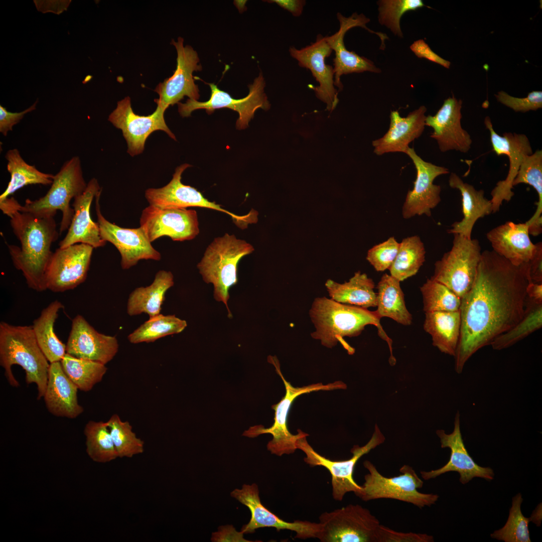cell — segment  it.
Masks as SVG:
<instances>
[{"label": "cell", "mask_w": 542, "mask_h": 542, "mask_svg": "<svg viewBox=\"0 0 542 542\" xmlns=\"http://www.w3.org/2000/svg\"><path fill=\"white\" fill-rule=\"evenodd\" d=\"M530 281L528 262L516 266L493 250L482 252L474 284L461 299L460 335L454 355L458 373L475 352L521 319Z\"/></svg>", "instance_id": "obj_1"}, {"label": "cell", "mask_w": 542, "mask_h": 542, "mask_svg": "<svg viewBox=\"0 0 542 542\" xmlns=\"http://www.w3.org/2000/svg\"><path fill=\"white\" fill-rule=\"evenodd\" d=\"M21 246L6 243L14 266L28 286L37 292L46 290L45 273L53 252L51 245L59 237L53 216H40L13 210L7 215Z\"/></svg>", "instance_id": "obj_2"}, {"label": "cell", "mask_w": 542, "mask_h": 542, "mask_svg": "<svg viewBox=\"0 0 542 542\" xmlns=\"http://www.w3.org/2000/svg\"><path fill=\"white\" fill-rule=\"evenodd\" d=\"M309 315L316 328L311 336L320 340L326 347L332 348L339 342L349 354H353L354 349L343 337L357 336L366 326L373 325L378 328L379 336L387 342L390 355H392V341L381 327L380 318L376 310L371 311L326 297H319L314 300Z\"/></svg>", "instance_id": "obj_3"}, {"label": "cell", "mask_w": 542, "mask_h": 542, "mask_svg": "<svg viewBox=\"0 0 542 542\" xmlns=\"http://www.w3.org/2000/svg\"><path fill=\"white\" fill-rule=\"evenodd\" d=\"M48 362L37 343L32 326L0 323V365L12 386H19L11 368L17 364L25 371L26 383L36 384L37 399H40L47 386L50 364Z\"/></svg>", "instance_id": "obj_4"}, {"label": "cell", "mask_w": 542, "mask_h": 542, "mask_svg": "<svg viewBox=\"0 0 542 542\" xmlns=\"http://www.w3.org/2000/svg\"><path fill=\"white\" fill-rule=\"evenodd\" d=\"M253 250V246L245 240L226 233L213 240L197 265L203 281L213 284L215 299L225 304L229 314V290L237 283L238 262Z\"/></svg>", "instance_id": "obj_5"}, {"label": "cell", "mask_w": 542, "mask_h": 542, "mask_svg": "<svg viewBox=\"0 0 542 542\" xmlns=\"http://www.w3.org/2000/svg\"><path fill=\"white\" fill-rule=\"evenodd\" d=\"M87 185L80 158L74 156L66 161L54 176L50 188L44 196L35 200L27 199L24 205H20L19 211L40 216H55L57 210L61 211L59 232L61 234L68 229L74 215L70 201L82 194Z\"/></svg>", "instance_id": "obj_6"}, {"label": "cell", "mask_w": 542, "mask_h": 542, "mask_svg": "<svg viewBox=\"0 0 542 542\" xmlns=\"http://www.w3.org/2000/svg\"><path fill=\"white\" fill-rule=\"evenodd\" d=\"M268 360L275 366L276 372L283 380L286 389V394L278 403L272 406L275 411V417L274 423L270 427L265 428L262 425L251 427L248 430L244 432L243 436L254 438L263 434H271L273 436V439L267 445V450L272 454L281 456L284 454L289 455L294 453L297 449L296 446L297 440L306 434L298 429V433L293 435L290 433L288 428V416L292 404L295 399L299 395L304 393L319 390L328 391L345 389L347 386L346 384L342 381H337L325 385L319 382L302 387H294L284 378L281 371L279 361L276 357L269 356Z\"/></svg>", "instance_id": "obj_7"}, {"label": "cell", "mask_w": 542, "mask_h": 542, "mask_svg": "<svg viewBox=\"0 0 542 542\" xmlns=\"http://www.w3.org/2000/svg\"><path fill=\"white\" fill-rule=\"evenodd\" d=\"M363 466L368 471L364 476V482L359 497L363 501L393 499L422 508L435 504L439 498L437 494L421 493L418 490L422 488L424 482L409 465H404L400 468V475L390 478L381 475L368 460L363 462Z\"/></svg>", "instance_id": "obj_8"}, {"label": "cell", "mask_w": 542, "mask_h": 542, "mask_svg": "<svg viewBox=\"0 0 542 542\" xmlns=\"http://www.w3.org/2000/svg\"><path fill=\"white\" fill-rule=\"evenodd\" d=\"M454 236L452 248L435 262L430 279L444 285L461 299L474 284L481 247L476 239L459 234Z\"/></svg>", "instance_id": "obj_9"}, {"label": "cell", "mask_w": 542, "mask_h": 542, "mask_svg": "<svg viewBox=\"0 0 542 542\" xmlns=\"http://www.w3.org/2000/svg\"><path fill=\"white\" fill-rule=\"evenodd\" d=\"M321 542H377L379 520L367 508L350 504L319 516Z\"/></svg>", "instance_id": "obj_10"}, {"label": "cell", "mask_w": 542, "mask_h": 542, "mask_svg": "<svg viewBox=\"0 0 542 542\" xmlns=\"http://www.w3.org/2000/svg\"><path fill=\"white\" fill-rule=\"evenodd\" d=\"M308 436L306 433L297 440V448L305 454L304 461L306 463L312 467L323 466L330 472L332 494L334 500L342 501L348 492H353L359 497L362 487L353 478L355 467L362 456L384 442L385 438L378 425L375 424L373 433L369 441L362 447L354 445L351 449L352 457L345 460L333 461L321 455L308 443L306 439Z\"/></svg>", "instance_id": "obj_11"}, {"label": "cell", "mask_w": 542, "mask_h": 542, "mask_svg": "<svg viewBox=\"0 0 542 542\" xmlns=\"http://www.w3.org/2000/svg\"><path fill=\"white\" fill-rule=\"evenodd\" d=\"M208 85L211 89L208 100L199 102L188 99L184 103H178V111L182 116H189L193 111L199 109H204L208 114H211L216 109L228 108L238 112L239 117L236 126L237 128L241 129L248 126L256 109L260 108L267 110L270 108L269 102L264 92L265 83L261 73L249 85V93L243 98H233L229 93L219 89L215 84L208 83Z\"/></svg>", "instance_id": "obj_12"}, {"label": "cell", "mask_w": 542, "mask_h": 542, "mask_svg": "<svg viewBox=\"0 0 542 542\" xmlns=\"http://www.w3.org/2000/svg\"><path fill=\"white\" fill-rule=\"evenodd\" d=\"M94 247L76 243L56 249L45 273L47 290L55 293L73 290L87 278Z\"/></svg>", "instance_id": "obj_13"}, {"label": "cell", "mask_w": 542, "mask_h": 542, "mask_svg": "<svg viewBox=\"0 0 542 542\" xmlns=\"http://www.w3.org/2000/svg\"><path fill=\"white\" fill-rule=\"evenodd\" d=\"M191 166L188 164L181 165L176 168L172 180L166 185L146 190L145 197L149 205L161 208L199 207L212 209L229 215L239 227H247L252 222V217L250 212L242 216L236 215L215 202L209 201L195 188L182 183V173Z\"/></svg>", "instance_id": "obj_14"}, {"label": "cell", "mask_w": 542, "mask_h": 542, "mask_svg": "<svg viewBox=\"0 0 542 542\" xmlns=\"http://www.w3.org/2000/svg\"><path fill=\"white\" fill-rule=\"evenodd\" d=\"M140 224L151 242L163 236L173 241L190 240L199 233L197 212L184 208L149 205L143 209Z\"/></svg>", "instance_id": "obj_15"}, {"label": "cell", "mask_w": 542, "mask_h": 542, "mask_svg": "<svg viewBox=\"0 0 542 542\" xmlns=\"http://www.w3.org/2000/svg\"><path fill=\"white\" fill-rule=\"evenodd\" d=\"M166 109L157 105L154 112L148 116L134 113L130 98L127 96L117 102L116 108L110 114L108 120L122 130L127 145V153L131 156L141 154L149 136L156 130L166 132L176 140L174 134L167 125L164 112Z\"/></svg>", "instance_id": "obj_16"}, {"label": "cell", "mask_w": 542, "mask_h": 542, "mask_svg": "<svg viewBox=\"0 0 542 542\" xmlns=\"http://www.w3.org/2000/svg\"><path fill=\"white\" fill-rule=\"evenodd\" d=\"M101 192L95 198L97 222L100 236L104 241L109 242L117 248L121 255L122 268L129 269L142 259L160 260L161 253L152 246V242L141 227L123 228L105 218L100 209Z\"/></svg>", "instance_id": "obj_17"}, {"label": "cell", "mask_w": 542, "mask_h": 542, "mask_svg": "<svg viewBox=\"0 0 542 542\" xmlns=\"http://www.w3.org/2000/svg\"><path fill=\"white\" fill-rule=\"evenodd\" d=\"M183 42L181 37L178 38L177 42L172 40V44L177 52L176 69L170 77L160 83L155 90L159 96L155 102L165 109L170 105L178 103L185 96L196 100L200 97L193 73L201 71L202 66L199 64L200 60L196 51L190 46H184Z\"/></svg>", "instance_id": "obj_18"}, {"label": "cell", "mask_w": 542, "mask_h": 542, "mask_svg": "<svg viewBox=\"0 0 542 542\" xmlns=\"http://www.w3.org/2000/svg\"><path fill=\"white\" fill-rule=\"evenodd\" d=\"M484 124L490 132L493 151L497 156L506 155L509 167L505 180L498 181L491 192L492 213L499 210L503 201L509 202L514 196L512 183L521 163L526 155L533 153L528 138L524 134L505 132L502 136L494 130L490 118L485 117Z\"/></svg>", "instance_id": "obj_19"}, {"label": "cell", "mask_w": 542, "mask_h": 542, "mask_svg": "<svg viewBox=\"0 0 542 542\" xmlns=\"http://www.w3.org/2000/svg\"><path fill=\"white\" fill-rule=\"evenodd\" d=\"M231 496L247 506L250 511L249 522L241 529L243 533H253L259 528L274 527L278 531L283 529L294 531L296 533L295 538L305 539L317 538L321 530L319 522L301 520L288 522L279 517L262 505L258 486L255 483L243 485L241 489L232 491Z\"/></svg>", "instance_id": "obj_20"}, {"label": "cell", "mask_w": 542, "mask_h": 542, "mask_svg": "<svg viewBox=\"0 0 542 542\" xmlns=\"http://www.w3.org/2000/svg\"><path fill=\"white\" fill-rule=\"evenodd\" d=\"M404 154L413 161L417 171L414 188L408 191L402 208V217L409 219L416 215H431V210L441 201L440 186L434 184L438 176L448 174V169L426 162L414 148L409 147Z\"/></svg>", "instance_id": "obj_21"}, {"label": "cell", "mask_w": 542, "mask_h": 542, "mask_svg": "<svg viewBox=\"0 0 542 542\" xmlns=\"http://www.w3.org/2000/svg\"><path fill=\"white\" fill-rule=\"evenodd\" d=\"M337 17L340 23L339 30L333 35L325 38L329 47L335 52V57L333 59L334 85L341 91L343 87L341 81V76L343 75L365 71L381 72L372 61L346 48L344 37L346 32L354 27H362L378 35L381 39V44L384 43L387 37L385 34L370 30L366 25L370 20L362 14L354 13L349 17H345L338 13Z\"/></svg>", "instance_id": "obj_22"}, {"label": "cell", "mask_w": 542, "mask_h": 542, "mask_svg": "<svg viewBox=\"0 0 542 542\" xmlns=\"http://www.w3.org/2000/svg\"><path fill=\"white\" fill-rule=\"evenodd\" d=\"M289 51L300 67L310 70L319 83V86L314 88L316 97L325 103L327 109L332 111L336 107L339 99L338 91L334 87L333 67L325 63L326 58L332 51L325 38L318 34L314 43L301 49L291 47Z\"/></svg>", "instance_id": "obj_23"}, {"label": "cell", "mask_w": 542, "mask_h": 542, "mask_svg": "<svg viewBox=\"0 0 542 542\" xmlns=\"http://www.w3.org/2000/svg\"><path fill=\"white\" fill-rule=\"evenodd\" d=\"M460 413L456 414L454 428L451 434H446L443 430L436 431L440 439L441 448H448L451 450L449 461L443 467L430 471H421L425 480L435 478L449 472H457L460 475L459 481L463 484L468 483L474 477H480L491 481L494 473L490 467H483L474 462L469 454L463 442L460 430Z\"/></svg>", "instance_id": "obj_24"}, {"label": "cell", "mask_w": 542, "mask_h": 542, "mask_svg": "<svg viewBox=\"0 0 542 542\" xmlns=\"http://www.w3.org/2000/svg\"><path fill=\"white\" fill-rule=\"evenodd\" d=\"M118 348L115 336L98 332L82 316L77 315L72 320L66 353L106 365L114 357Z\"/></svg>", "instance_id": "obj_25"}, {"label": "cell", "mask_w": 542, "mask_h": 542, "mask_svg": "<svg viewBox=\"0 0 542 542\" xmlns=\"http://www.w3.org/2000/svg\"><path fill=\"white\" fill-rule=\"evenodd\" d=\"M462 104L453 95L444 100L434 115L426 116L425 125L433 129L430 137L437 141L442 152L456 150L466 153L471 147V136L461 125Z\"/></svg>", "instance_id": "obj_26"}, {"label": "cell", "mask_w": 542, "mask_h": 542, "mask_svg": "<svg viewBox=\"0 0 542 542\" xmlns=\"http://www.w3.org/2000/svg\"><path fill=\"white\" fill-rule=\"evenodd\" d=\"M101 189L96 179H91L84 191L73 199L72 207L74 213L68 231L59 246L64 248L76 243H85L96 248L106 244L102 239L97 222L91 217L92 202Z\"/></svg>", "instance_id": "obj_27"}, {"label": "cell", "mask_w": 542, "mask_h": 542, "mask_svg": "<svg viewBox=\"0 0 542 542\" xmlns=\"http://www.w3.org/2000/svg\"><path fill=\"white\" fill-rule=\"evenodd\" d=\"M426 111L427 108L422 105L406 117H401L397 110L391 111L387 131L381 138L372 141L374 153L378 156L389 153H404L409 144L423 133Z\"/></svg>", "instance_id": "obj_28"}, {"label": "cell", "mask_w": 542, "mask_h": 542, "mask_svg": "<svg viewBox=\"0 0 542 542\" xmlns=\"http://www.w3.org/2000/svg\"><path fill=\"white\" fill-rule=\"evenodd\" d=\"M529 235L526 222L507 221L488 231L486 237L492 250L512 264L519 266L530 260L535 249V245Z\"/></svg>", "instance_id": "obj_29"}, {"label": "cell", "mask_w": 542, "mask_h": 542, "mask_svg": "<svg viewBox=\"0 0 542 542\" xmlns=\"http://www.w3.org/2000/svg\"><path fill=\"white\" fill-rule=\"evenodd\" d=\"M78 389L64 372L60 361L50 363L43 397L51 414L69 419H75L82 414L84 409L78 401Z\"/></svg>", "instance_id": "obj_30"}, {"label": "cell", "mask_w": 542, "mask_h": 542, "mask_svg": "<svg viewBox=\"0 0 542 542\" xmlns=\"http://www.w3.org/2000/svg\"><path fill=\"white\" fill-rule=\"evenodd\" d=\"M449 184L461 193L463 218L460 221L453 223L448 232L459 234L471 239L473 228L477 220L492 213L491 200L485 198L483 190H476L473 185L464 182L456 173L451 174Z\"/></svg>", "instance_id": "obj_31"}, {"label": "cell", "mask_w": 542, "mask_h": 542, "mask_svg": "<svg viewBox=\"0 0 542 542\" xmlns=\"http://www.w3.org/2000/svg\"><path fill=\"white\" fill-rule=\"evenodd\" d=\"M174 284V276L171 272L159 270L150 285L137 288L130 293L127 301V314L132 316L145 313L149 318L158 315L165 294Z\"/></svg>", "instance_id": "obj_32"}, {"label": "cell", "mask_w": 542, "mask_h": 542, "mask_svg": "<svg viewBox=\"0 0 542 542\" xmlns=\"http://www.w3.org/2000/svg\"><path fill=\"white\" fill-rule=\"evenodd\" d=\"M423 328L432 337L433 346L454 356L460 335V310L425 312Z\"/></svg>", "instance_id": "obj_33"}, {"label": "cell", "mask_w": 542, "mask_h": 542, "mask_svg": "<svg viewBox=\"0 0 542 542\" xmlns=\"http://www.w3.org/2000/svg\"><path fill=\"white\" fill-rule=\"evenodd\" d=\"M325 286L331 299L338 303L365 309L377 306L374 283L366 274L359 271L348 282L339 284L328 280Z\"/></svg>", "instance_id": "obj_34"}, {"label": "cell", "mask_w": 542, "mask_h": 542, "mask_svg": "<svg viewBox=\"0 0 542 542\" xmlns=\"http://www.w3.org/2000/svg\"><path fill=\"white\" fill-rule=\"evenodd\" d=\"M63 305L59 301L52 302L34 320L32 325L37 343L48 361L60 362L66 353V345L59 339L54 325Z\"/></svg>", "instance_id": "obj_35"}, {"label": "cell", "mask_w": 542, "mask_h": 542, "mask_svg": "<svg viewBox=\"0 0 542 542\" xmlns=\"http://www.w3.org/2000/svg\"><path fill=\"white\" fill-rule=\"evenodd\" d=\"M398 280L384 274L378 282L377 289V307L378 316L387 317L404 326L412 323V316L406 308L403 293Z\"/></svg>", "instance_id": "obj_36"}, {"label": "cell", "mask_w": 542, "mask_h": 542, "mask_svg": "<svg viewBox=\"0 0 542 542\" xmlns=\"http://www.w3.org/2000/svg\"><path fill=\"white\" fill-rule=\"evenodd\" d=\"M7 161V169L11 178L8 186L0 195V201L9 197L20 189L29 185H51L54 175L45 173L38 170L35 166L26 163L17 149L7 151L5 155Z\"/></svg>", "instance_id": "obj_37"}, {"label": "cell", "mask_w": 542, "mask_h": 542, "mask_svg": "<svg viewBox=\"0 0 542 542\" xmlns=\"http://www.w3.org/2000/svg\"><path fill=\"white\" fill-rule=\"evenodd\" d=\"M524 183L531 186L536 191L538 200L533 216L526 222L529 234L537 236L542 232V151L537 150L525 156L514 178L512 186Z\"/></svg>", "instance_id": "obj_38"}, {"label": "cell", "mask_w": 542, "mask_h": 542, "mask_svg": "<svg viewBox=\"0 0 542 542\" xmlns=\"http://www.w3.org/2000/svg\"><path fill=\"white\" fill-rule=\"evenodd\" d=\"M424 243L418 236L406 237L399 243L398 251L388 269L390 275L399 282L415 275L425 260Z\"/></svg>", "instance_id": "obj_39"}, {"label": "cell", "mask_w": 542, "mask_h": 542, "mask_svg": "<svg viewBox=\"0 0 542 542\" xmlns=\"http://www.w3.org/2000/svg\"><path fill=\"white\" fill-rule=\"evenodd\" d=\"M542 327V303L527 297L524 314L511 328L497 337L490 344L494 350L509 347Z\"/></svg>", "instance_id": "obj_40"}, {"label": "cell", "mask_w": 542, "mask_h": 542, "mask_svg": "<svg viewBox=\"0 0 542 542\" xmlns=\"http://www.w3.org/2000/svg\"><path fill=\"white\" fill-rule=\"evenodd\" d=\"M60 362L66 375L83 391L91 390L102 380L107 370L105 364L77 358L68 353H66Z\"/></svg>", "instance_id": "obj_41"}, {"label": "cell", "mask_w": 542, "mask_h": 542, "mask_svg": "<svg viewBox=\"0 0 542 542\" xmlns=\"http://www.w3.org/2000/svg\"><path fill=\"white\" fill-rule=\"evenodd\" d=\"M185 320L174 315L159 314L150 318L127 336L132 344L153 342L165 336L178 334L187 327Z\"/></svg>", "instance_id": "obj_42"}, {"label": "cell", "mask_w": 542, "mask_h": 542, "mask_svg": "<svg viewBox=\"0 0 542 542\" xmlns=\"http://www.w3.org/2000/svg\"><path fill=\"white\" fill-rule=\"evenodd\" d=\"M84 433L86 451L92 460L106 463L118 457L106 422L90 421L86 424Z\"/></svg>", "instance_id": "obj_43"}, {"label": "cell", "mask_w": 542, "mask_h": 542, "mask_svg": "<svg viewBox=\"0 0 542 542\" xmlns=\"http://www.w3.org/2000/svg\"><path fill=\"white\" fill-rule=\"evenodd\" d=\"M118 457L131 458L144 451V442L137 437L127 421L113 414L106 422Z\"/></svg>", "instance_id": "obj_44"}, {"label": "cell", "mask_w": 542, "mask_h": 542, "mask_svg": "<svg viewBox=\"0 0 542 542\" xmlns=\"http://www.w3.org/2000/svg\"><path fill=\"white\" fill-rule=\"evenodd\" d=\"M423 311H457L460 310L461 299L444 285L428 279L420 288Z\"/></svg>", "instance_id": "obj_45"}, {"label": "cell", "mask_w": 542, "mask_h": 542, "mask_svg": "<svg viewBox=\"0 0 542 542\" xmlns=\"http://www.w3.org/2000/svg\"><path fill=\"white\" fill-rule=\"evenodd\" d=\"M522 501L520 493L512 498V506L505 524L491 534L492 538L505 542L531 541L528 530L530 519L525 517L521 512L520 507Z\"/></svg>", "instance_id": "obj_46"}, {"label": "cell", "mask_w": 542, "mask_h": 542, "mask_svg": "<svg viewBox=\"0 0 542 542\" xmlns=\"http://www.w3.org/2000/svg\"><path fill=\"white\" fill-rule=\"evenodd\" d=\"M378 5V21L400 38L403 37L400 20L403 15L425 7L421 0H381Z\"/></svg>", "instance_id": "obj_47"}, {"label": "cell", "mask_w": 542, "mask_h": 542, "mask_svg": "<svg viewBox=\"0 0 542 542\" xmlns=\"http://www.w3.org/2000/svg\"><path fill=\"white\" fill-rule=\"evenodd\" d=\"M398 243L394 237L374 245L367 252L366 259L377 272L389 269L397 254Z\"/></svg>", "instance_id": "obj_48"}, {"label": "cell", "mask_w": 542, "mask_h": 542, "mask_svg": "<svg viewBox=\"0 0 542 542\" xmlns=\"http://www.w3.org/2000/svg\"><path fill=\"white\" fill-rule=\"evenodd\" d=\"M495 96L499 102L516 112H525L542 107L541 91H533L524 98L512 96L503 91L498 92Z\"/></svg>", "instance_id": "obj_49"}, {"label": "cell", "mask_w": 542, "mask_h": 542, "mask_svg": "<svg viewBox=\"0 0 542 542\" xmlns=\"http://www.w3.org/2000/svg\"><path fill=\"white\" fill-rule=\"evenodd\" d=\"M433 537L424 533L398 532L384 525H380L377 542H431Z\"/></svg>", "instance_id": "obj_50"}, {"label": "cell", "mask_w": 542, "mask_h": 542, "mask_svg": "<svg viewBox=\"0 0 542 542\" xmlns=\"http://www.w3.org/2000/svg\"><path fill=\"white\" fill-rule=\"evenodd\" d=\"M38 101V100H37L31 106L19 112H10L1 105L0 132L3 136H7L8 132L13 130V126L18 123L26 114L36 109Z\"/></svg>", "instance_id": "obj_51"}, {"label": "cell", "mask_w": 542, "mask_h": 542, "mask_svg": "<svg viewBox=\"0 0 542 542\" xmlns=\"http://www.w3.org/2000/svg\"><path fill=\"white\" fill-rule=\"evenodd\" d=\"M411 50L419 58H425L449 68L450 62L441 57L435 53L424 41L419 39L415 41L411 46Z\"/></svg>", "instance_id": "obj_52"}, {"label": "cell", "mask_w": 542, "mask_h": 542, "mask_svg": "<svg viewBox=\"0 0 542 542\" xmlns=\"http://www.w3.org/2000/svg\"><path fill=\"white\" fill-rule=\"evenodd\" d=\"M533 255L528 261L529 276L531 282L542 284V243L536 244Z\"/></svg>", "instance_id": "obj_53"}, {"label": "cell", "mask_w": 542, "mask_h": 542, "mask_svg": "<svg viewBox=\"0 0 542 542\" xmlns=\"http://www.w3.org/2000/svg\"><path fill=\"white\" fill-rule=\"evenodd\" d=\"M219 531L212 533L213 541H249L243 537V533L237 532L232 525L221 526Z\"/></svg>", "instance_id": "obj_54"}, {"label": "cell", "mask_w": 542, "mask_h": 542, "mask_svg": "<svg viewBox=\"0 0 542 542\" xmlns=\"http://www.w3.org/2000/svg\"><path fill=\"white\" fill-rule=\"evenodd\" d=\"M71 1H34L38 11L44 13L51 12L57 14L66 11Z\"/></svg>", "instance_id": "obj_55"}, {"label": "cell", "mask_w": 542, "mask_h": 542, "mask_svg": "<svg viewBox=\"0 0 542 542\" xmlns=\"http://www.w3.org/2000/svg\"><path fill=\"white\" fill-rule=\"evenodd\" d=\"M267 2L276 3L295 17H299L302 14L306 4V1L303 0H272Z\"/></svg>", "instance_id": "obj_56"}, {"label": "cell", "mask_w": 542, "mask_h": 542, "mask_svg": "<svg viewBox=\"0 0 542 542\" xmlns=\"http://www.w3.org/2000/svg\"><path fill=\"white\" fill-rule=\"evenodd\" d=\"M526 293L527 298L542 303V284L530 281L526 287Z\"/></svg>", "instance_id": "obj_57"}]
</instances>
